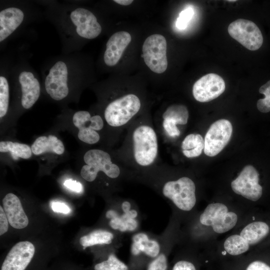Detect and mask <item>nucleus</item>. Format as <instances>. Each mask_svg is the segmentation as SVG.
<instances>
[{"mask_svg": "<svg viewBox=\"0 0 270 270\" xmlns=\"http://www.w3.org/2000/svg\"><path fill=\"white\" fill-rule=\"evenodd\" d=\"M105 216L110 228L122 236L133 234L140 229L142 216L138 207L130 200H122L115 208L108 210Z\"/></svg>", "mask_w": 270, "mask_h": 270, "instance_id": "obj_1", "label": "nucleus"}, {"mask_svg": "<svg viewBox=\"0 0 270 270\" xmlns=\"http://www.w3.org/2000/svg\"><path fill=\"white\" fill-rule=\"evenodd\" d=\"M162 193L176 208L183 212L190 211L196 203V186L188 177L166 182L162 186Z\"/></svg>", "mask_w": 270, "mask_h": 270, "instance_id": "obj_2", "label": "nucleus"}, {"mask_svg": "<svg viewBox=\"0 0 270 270\" xmlns=\"http://www.w3.org/2000/svg\"><path fill=\"white\" fill-rule=\"evenodd\" d=\"M133 152L136 162L141 166L151 164L158 152V138L156 132L147 125L140 126L132 134Z\"/></svg>", "mask_w": 270, "mask_h": 270, "instance_id": "obj_3", "label": "nucleus"}, {"mask_svg": "<svg viewBox=\"0 0 270 270\" xmlns=\"http://www.w3.org/2000/svg\"><path fill=\"white\" fill-rule=\"evenodd\" d=\"M84 160L86 164L82 167L80 175L88 182L94 181L100 172L112 179L116 178L120 175L118 166L112 162L110 155L104 150H89L84 155Z\"/></svg>", "mask_w": 270, "mask_h": 270, "instance_id": "obj_4", "label": "nucleus"}, {"mask_svg": "<svg viewBox=\"0 0 270 270\" xmlns=\"http://www.w3.org/2000/svg\"><path fill=\"white\" fill-rule=\"evenodd\" d=\"M141 102L139 98L130 94L110 102L106 107L104 116L107 123L112 126H124L140 110Z\"/></svg>", "mask_w": 270, "mask_h": 270, "instance_id": "obj_5", "label": "nucleus"}, {"mask_svg": "<svg viewBox=\"0 0 270 270\" xmlns=\"http://www.w3.org/2000/svg\"><path fill=\"white\" fill-rule=\"evenodd\" d=\"M167 44L166 38L160 34H153L144 40L142 55L146 66L156 74L164 72L168 67Z\"/></svg>", "mask_w": 270, "mask_h": 270, "instance_id": "obj_6", "label": "nucleus"}, {"mask_svg": "<svg viewBox=\"0 0 270 270\" xmlns=\"http://www.w3.org/2000/svg\"><path fill=\"white\" fill-rule=\"evenodd\" d=\"M228 31L232 38L249 50H258L262 44L261 31L252 21L238 19L229 24Z\"/></svg>", "mask_w": 270, "mask_h": 270, "instance_id": "obj_7", "label": "nucleus"}, {"mask_svg": "<svg viewBox=\"0 0 270 270\" xmlns=\"http://www.w3.org/2000/svg\"><path fill=\"white\" fill-rule=\"evenodd\" d=\"M260 174L252 165L246 166L238 176L231 182V187L236 194L252 201H256L262 195L263 189L259 184Z\"/></svg>", "mask_w": 270, "mask_h": 270, "instance_id": "obj_8", "label": "nucleus"}, {"mask_svg": "<svg viewBox=\"0 0 270 270\" xmlns=\"http://www.w3.org/2000/svg\"><path fill=\"white\" fill-rule=\"evenodd\" d=\"M232 132L230 122L220 119L214 122L204 137V154L210 157L216 156L229 142Z\"/></svg>", "mask_w": 270, "mask_h": 270, "instance_id": "obj_9", "label": "nucleus"}, {"mask_svg": "<svg viewBox=\"0 0 270 270\" xmlns=\"http://www.w3.org/2000/svg\"><path fill=\"white\" fill-rule=\"evenodd\" d=\"M163 242V234L157 236L138 231L132 236L130 254L134 258H145L152 260L160 253Z\"/></svg>", "mask_w": 270, "mask_h": 270, "instance_id": "obj_10", "label": "nucleus"}, {"mask_svg": "<svg viewBox=\"0 0 270 270\" xmlns=\"http://www.w3.org/2000/svg\"><path fill=\"white\" fill-rule=\"evenodd\" d=\"M74 124L78 130V138L82 142L88 144H94L98 142L100 137L96 130H102L104 122L100 116H91L89 112L80 110L73 116Z\"/></svg>", "mask_w": 270, "mask_h": 270, "instance_id": "obj_11", "label": "nucleus"}, {"mask_svg": "<svg viewBox=\"0 0 270 270\" xmlns=\"http://www.w3.org/2000/svg\"><path fill=\"white\" fill-rule=\"evenodd\" d=\"M225 88L223 78L216 74L210 73L195 82L192 87V94L197 101L208 102L218 97L224 92Z\"/></svg>", "mask_w": 270, "mask_h": 270, "instance_id": "obj_12", "label": "nucleus"}, {"mask_svg": "<svg viewBox=\"0 0 270 270\" xmlns=\"http://www.w3.org/2000/svg\"><path fill=\"white\" fill-rule=\"evenodd\" d=\"M68 74L66 65L62 61L56 62L50 69L45 79L44 86L52 99L60 100L68 96Z\"/></svg>", "mask_w": 270, "mask_h": 270, "instance_id": "obj_13", "label": "nucleus"}, {"mask_svg": "<svg viewBox=\"0 0 270 270\" xmlns=\"http://www.w3.org/2000/svg\"><path fill=\"white\" fill-rule=\"evenodd\" d=\"M34 252L35 248L32 242H18L6 255L1 270H24L32 258Z\"/></svg>", "mask_w": 270, "mask_h": 270, "instance_id": "obj_14", "label": "nucleus"}, {"mask_svg": "<svg viewBox=\"0 0 270 270\" xmlns=\"http://www.w3.org/2000/svg\"><path fill=\"white\" fill-rule=\"evenodd\" d=\"M70 18L76 26L78 34L83 38L94 39L102 32V26L96 16L89 10L78 8L72 11Z\"/></svg>", "mask_w": 270, "mask_h": 270, "instance_id": "obj_15", "label": "nucleus"}, {"mask_svg": "<svg viewBox=\"0 0 270 270\" xmlns=\"http://www.w3.org/2000/svg\"><path fill=\"white\" fill-rule=\"evenodd\" d=\"M131 40V36L128 32L119 31L114 34L106 44L104 56L105 64L110 66L116 65Z\"/></svg>", "mask_w": 270, "mask_h": 270, "instance_id": "obj_16", "label": "nucleus"}, {"mask_svg": "<svg viewBox=\"0 0 270 270\" xmlns=\"http://www.w3.org/2000/svg\"><path fill=\"white\" fill-rule=\"evenodd\" d=\"M3 208L10 225L16 229H22L28 224L26 215L18 198L12 193L8 194L2 200Z\"/></svg>", "mask_w": 270, "mask_h": 270, "instance_id": "obj_17", "label": "nucleus"}, {"mask_svg": "<svg viewBox=\"0 0 270 270\" xmlns=\"http://www.w3.org/2000/svg\"><path fill=\"white\" fill-rule=\"evenodd\" d=\"M18 80L22 92V105L25 109L30 108L40 96V83L32 72L27 71L20 74Z\"/></svg>", "mask_w": 270, "mask_h": 270, "instance_id": "obj_18", "label": "nucleus"}, {"mask_svg": "<svg viewBox=\"0 0 270 270\" xmlns=\"http://www.w3.org/2000/svg\"><path fill=\"white\" fill-rule=\"evenodd\" d=\"M24 18L22 11L15 7H10L0 12V42L10 36L22 23Z\"/></svg>", "mask_w": 270, "mask_h": 270, "instance_id": "obj_19", "label": "nucleus"}, {"mask_svg": "<svg viewBox=\"0 0 270 270\" xmlns=\"http://www.w3.org/2000/svg\"><path fill=\"white\" fill-rule=\"evenodd\" d=\"M122 236L115 232L98 228L82 236L80 243L84 249L98 245H110L116 242L121 244Z\"/></svg>", "mask_w": 270, "mask_h": 270, "instance_id": "obj_20", "label": "nucleus"}, {"mask_svg": "<svg viewBox=\"0 0 270 270\" xmlns=\"http://www.w3.org/2000/svg\"><path fill=\"white\" fill-rule=\"evenodd\" d=\"M31 149L32 152L36 155H39L46 152L62 154L64 152V146L62 142L54 135L38 138L32 145Z\"/></svg>", "mask_w": 270, "mask_h": 270, "instance_id": "obj_21", "label": "nucleus"}, {"mask_svg": "<svg viewBox=\"0 0 270 270\" xmlns=\"http://www.w3.org/2000/svg\"><path fill=\"white\" fill-rule=\"evenodd\" d=\"M268 226L262 222H254L246 226L242 230L240 236L248 244L253 245L257 244L269 233Z\"/></svg>", "mask_w": 270, "mask_h": 270, "instance_id": "obj_22", "label": "nucleus"}, {"mask_svg": "<svg viewBox=\"0 0 270 270\" xmlns=\"http://www.w3.org/2000/svg\"><path fill=\"white\" fill-rule=\"evenodd\" d=\"M204 148V141L200 134H192L186 136L182 142L183 154L188 158L200 156Z\"/></svg>", "mask_w": 270, "mask_h": 270, "instance_id": "obj_23", "label": "nucleus"}, {"mask_svg": "<svg viewBox=\"0 0 270 270\" xmlns=\"http://www.w3.org/2000/svg\"><path fill=\"white\" fill-rule=\"evenodd\" d=\"M0 152H10L15 159L18 158L28 159L32 155L31 148L28 145L10 141L0 142Z\"/></svg>", "mask_w": 270, "mask_h": 270, "instance_id": "obj_24", "label": "nucleus"}, {"mask_svg": "<svg viewBox=\"0 0 270 270\" xmlns=\"http://www.w3.org/2000/svg\"><path fill=\"white\" fill-rule=\"evenodd\" d=\"M226 252L232 256H238L249 248L248 242L240 235L234 234L228 238L224 244Z\"/></svg>", "mask_w": 270, "mask_h": 270, "instance_id": "obj_25", "label": "nucleus"}, {"mask_svg": "<svg viewBox=\"0 0 270 270\" xmlns=\"http://www.w3.org/2000/svg\"><path fill=\"white\" fill-rule=\"evenodd\" d=\"M228 212V208L223 204H210L206 206L204 212L200 214V222L203 225L211 226L216 218Z\"/></svg>", "mask_w": 270, "mask_h": 270, "instance_id": "obj_26", "label": "nucleus"}, {"mask_svg": "<svg viewBox=\"0 0 270 270\" xmlns=\"http://www.w3.org/2000/svg\"><path fill=\"white\" fill-rule=\"evenodd\" d=\"M188 111L183 104H174L168 106L162 114V118L174 120L176 124H186L188 118Z\"/></svg>", "mask_w": 270, "mask_h": 270, "instance_id": "obj_27", "label": "nucleus"}, {"mask_svg": "<svg viewBox=\"0 0 270 270\" xmlns=\"http://www.w3.org/2000/svg\"><path fill=\"white\" fill-rule=\"evenodd\" d=\"M237 220V215L234 212H228L216 218L212 222L211 226L214 232L218 234H222L234 228Z\"/></svg>", "mask_w": 270, "mask_h": 270, "instance_id": "obj_28", "label": "nucleus"}, {"mask_svg": "<svg viewBox=\"0 0 270 270\" xmlns=\"http://www.w3.org/2000/svg\"><path fill=\"white\" fill-rule=\"evenodd\" d=\"M162 234L164 242L162 250L156 258L150 262L146 270H167L168 269V256L169 248L167 238L168 232H164Z\"/></svg>", "mask_w": 270, "mask_h": 270, "instance_id": "obj_29", "label": "nucleus"}, {"mask_svg": "<svg viewBox=\"0 0 270 270\" xmlns=\"http://www.w3.org/2000/svg\"><path fill=\"white\" fill-rule=\"evenodd\" d=\"M94 270H129V268L112 252L107 259L95 264Z\"/></svg>", "mask_w": 270, "mask_h": 270, "instance_id": "obj_30", "label": "nucleus"}, {"mask_svg": "<svg viewBox=\"0 0 270 270\" xmlns=\"http://www.w3.org/2000/svg\"><path fill=\"white\" fill-rule=\"evenodd\" d=\"M9 104V86L6 78L0 77V117L4 116Z\"/></svg>", "mask_w": 270, "mask_h": 270, "instance_id": "obj_31", "label": "nucleus"}, {"mask_svg": "<svg viewBox=\"0 0 270 270\" xmlns=\"http://www.w3.org/2000/svg\"><path fill=\"white\" fill-rule=\"evenodd\" d=\"M260 94L264 95L262 98L258 100L256 108L259 112L263 114L270 112V80L262 85L259 88Z\"/></svg>", "mask_w": 270, "mask_h": 270, "instance_id": "obj_32", "label": "nucleus"}, {"mask_svg": "<svg viewBox=\"0 0 270 270\" xmlns=\"http://www.w3.org/2000/svg\"><path fill=\"white\" fill-rule=\"evenodd\" d=\"M194 14V10L191 8H188L182 10L176 20V26L180 30L186 28Z\"/></svg>", "mask_w": 270, "mask_h": 270, "instance_id": "obj_33", "label": "nucleus"}, {"mask_svg": "<svg viewBox=\"0 0 270 270\" xmlns=\"http://www.w3.org/2000/svg\"><path fill=\"white\" fill-rule=\"evenodd\" d=\"M162 126L164 130L170 136H176L180 134V131L176 122L170 118L164 119Z\"/></svg>", "mask_w": 270, "mask_h": 270, "instance_id": "obj_34", "label": "nucleus"}, {"mask_svg": "<svg viewBox=\"0 0 270 270\" xmlns=\"http://www.w3.org/2000/svg\"><path fill=\"white\" fill-rule=\"evenodd\" d=\"M172 270H197L194 264L186 260L177 261L173 266Z\"/></svg>", "mask_w": 270, "mask_h": 270, "instance_id": "obj_35", "label": "nucleus"}, {"mask_svg": "<svg viewBox=\"0 0 270 270\" xmlns=\"http://www.w3.org/2000/svg\"><path fill=\"white\" fill-rule=\"evenodd\" d=\"M244 270H270V266L260 260H255L249 263Z\"/></svg>", "mask_w": 270, "mask_h": 270, "instance_id": "obj_36", "label": "nucleus"}, {"mask_svg": "<svg viewBox=\"0 0 270 270\" xmlns=\"http://www.w3.org/2000/svg\"><path fill=\"white\" fill-rule=\"evenodd\" d=\"M8 220L4 208L0 206V235L6 233L8 228Z\"/></svg>", "mask_w": 270, "mask_h": 270, "instance_id": "obj_37", "label": "nucleus"}, {"mask_svg": "<svg viewBox=\"0 0 270 270\" xmlns=\"http://www.w3.org/2000/svg\"><path fill=\"white\" fill-rule=\"evenodd\" d=\"M64 184L68 188L77 193H80L83 190V186L80 182L72 179L65 180Z\"/></svg>", "mask_w": 270, "mask_h": 270, "instance_id": "obj_38", "label": "nucleus"}, {"mask_svg": "<svg viewBox=\"0 0 270 270\" xmlns=\"http://www.w3.org/2000/svg\"><path fill=\"white\" fill-rule=\"evenodd\" d=\"M50 206L53 211L56 212L67 214L70 212V208L63 202H51Z\"/></svg>", "mask_w": 270, "mask_h": 270, "instance_id": "obj_39", "label": "nucleus"}, {"mask_svg": "<svg viewBox=\"0 0 270 270\" xmlns=\"http://www.w3.org/2000/svg\"><path fill=\"white\" fill-rule=\"evenodd\" d=\"M115 2L122 6H128L130 4L133 0H114Z\"/></svg>", "mask_w": 270, "mask_h": 270, "instance_id": "obj_40", "label": "nucleus"}, {"mask_svg": "<svg viewBox=\"0 0 270 270\" xmlns=\"http://www.w3.org/2000/svg\"><path fill=\"white\" fill-rule=\"evenodd\" d=\"M236 0H228V2H236Z\"/></svg>", "mask_w": 270, "mask_h": 270, "instance_id": "obj_41", "label": "nucleus"}]
</instances>
